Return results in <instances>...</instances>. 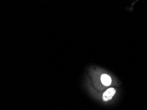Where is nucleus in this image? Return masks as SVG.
Wrapping results in <instances>:
<instances>
[{
  "label": "nucleus",
  "mask_w": 147,
  "mask_h": 110,
  "mask_svg": "<svg viewBox=\"0 0 147 110\" xmlns=\"http://www.w3.org/2000/svg\"><path fill=\"white\" fill-rule=\"evenodd\" d=\"M115 90L113 88H110L109 89H107L103 94V100L105 102L109 101L113 98V96L115 94Z\"/></svg>",
  "instance_id": "f257e3e1"
},
{
  "label": "nucleus",
  "mask_w": 147,
  "mask_h": 110,
  "mask_svg": "<svg viewBox=\"0 0 147 110\" xmlns=\"http://www.w3.org/2000/svg\"><path fill=\"white\" fill-rule=\"evenodd\" d=\"M101 81L104 86L108 87L111 84V78L107 75H102L101 77Z\"/></svg>",
  "instance_id": "f03ea898"
}]
</instances>
